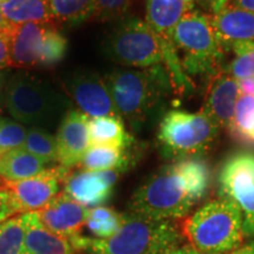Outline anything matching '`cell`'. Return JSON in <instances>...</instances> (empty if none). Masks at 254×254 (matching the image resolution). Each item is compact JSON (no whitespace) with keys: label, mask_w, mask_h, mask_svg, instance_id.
<instances>
[{"label":"cell","mask_w":254,"mask_h":254,"mask_svg":"<svg viewBox=\"0 0 254 254\" xmlns=\"http://www.w3.org/2000/svg\"><path fill=\"white\" fill-rule=\"evenodd\" d=\"M228 132L244 144L254 145V97L241 94Z\"/></svg>","instance_id":"24"},{"label":"cell","mask_w":254,"mask_h":254,"mask_svg":"<svg viewBox=\"0 0 254 254\" xmlns=\"http://www.w3.org/2000/svg\"><path fill=\"white\" fill-rule=\"evenodd\" d=\"M27 129L21 123L4 119L0 125V157L8 152L23 148Z\"/></svg>","instance_id":"31"},{"label":"cell","mask_w":254,"mask_h":254,"mask_svg":"<svg viewBox=\"0 0 254 254\" xmlns=\"http://www.w3.org/2000/svg\"><path fill=\"white\" fill-rule=\"evenodd\" d=\"M184 232L190 246L201 252L232 253L244 239L243 214L230 200H213L187 219Z\"/></svg>","instance_id":"3"},{"label":"cell","mask_w":254,"mask_h":254,"mask_svg":"<svg viewBox=\"0 0 254 254\" xmlns=\"http://www.w3.org/2000/svg\"><path fill=\"white\" fill-rule=\"evenodd\" d=\"M104 47L111 60L125 67L147 68L163 64L158 36L145 20L136 17L118 20Z\"/></svg>","instance_id":"8"},{"label":"cell","mask_w":254,"mask_h":254,"mask_svg":"<svg viewBox=\"0 0 254 254\" xmlns=\"http://www.w3.org/2000/svg\"><path fill=\"white\" fill-rule=\"evenodd\" d=\"M163 254H207V253L201 252V251L196 250L194 247L190 245V246H180V247L177 246L172 250L166 251V252Z\"/></svg>","instance_id":"37"},{"label":"cell","mask_w":254,"mask_h":254,"mask_svg":"<svg viewBox=\"0 0 254 254\" xmlns=\"http://www.w3.org/2000/svg\"><path fill=\"white\" fill-rule=\"evenodd\" d=\"M135 0H97L92 18L98 21H114L125 18Z\"/></svg>","instance_id":"32"},{"label":"cell","mask_w":254,"mask_h":254,"mask_svg":"<svg viewBox=\"0 0 254 254\" xmlns=\"http://www.w3.org/2000/svg\"><path fill=\"white\" fill-rule=\"evenodd\" d=\"M11 66V37L0 36V71Z\"/></svg>","instance_id":"35"},{"label":"cell","mask_w":254,"mask_h":254,"mask_svg":"<svg viewBox=\"0 0 254 254\" xmlns=\"http://www.w3.org/2000/svg\"><path fill=\"white\" fill-rule=\"evenodd\" d=\"M26 234L25 254H77L79 251L66 238H63L41 224L38 212H25Z\"/></svg>","instance_id":"18"},{"label":"cell","mask_w":254,"mask_h":254,"mask_svg":"<svg viewBox=\"0 0 254 254\" xmlns=\"http://www.w3.org/2000/svg\"><path fill=\"white\" fill-rule=\"evenodd\" d=\"M198 6L207 15H214L224 9L230 2V0H194Z\"/></svg>","instance_id":"34"},{"label":"cell","mask_w":254,"mask_h":254,"mask_svg":"<svg viewBox=\"0 0 254 254\" xmlns=\"http://www.w3.org/2000/svg\"><path fill=\"white\" fill-rule=\"evenodd\" d=\"M47 170L49 167L45 161L25 148H18L0 157V179L5 183L30 179Z\"/></svg>","instance_id":"19"},{"label":"cell","mask_w":254,"mask_h":254,"mask_svg":"<svg viewBox=\"0 0 254 254\" xmlns=\"http://www.w3.org/2000/svg\"><path fill=\"white\" fill-rule=\"evenodd\" d=\"M120 118L140 131L152 112L172 88L164 64L141 69H116L105 77Z\"/></svg>","instance_id":"1"},{"label":"cell","mask_w":254,"mask_h":254,"mask_svg":"<svg viewBox=\"0 0 254 254\" xmlns=\"http://www.w3.org/2000/svg\"><path fill=\"white\" fill-rule=\"evenodd\" d=\"M1 122H2V119H1V118H0V125H1Z\"/></svg>","instance_id":"42"},{"label":"cell","mask_w":254,"mask_h":254,"mask_svg":"<svg viewBox=\"0 0 254 254\" xmlns=\"http://www.w3.org/2000/svg\"><path fill=\"white\" fill-rule=\"evenodd\" d=\"M88 122L90 117L81 111L71 110L65 114L56 135L59 166L67 170L79 166L91 146Z\"/></svg>","instance_id":"13"},{"label":"cell","mask_w":254,"mask_h":254,"mask_svg":"<svg viewBox=\"0 0 254 254\" xmlns=\"http://www.w3.org/2000/svg\"><path fill=\"white\" fill-rule=\"evenodd\" d=\"M179 172L186 179L193 198L196 202L207 194L211 186V168L204 159L199 157L182 159L174 161Z\"/></svg>","instance_id":"23"},{"label":"cell","mask_w":254,"mask_h":254,"mask_svg":"<svg viewBox=\"0 0 254 254\" xmlns=\"http://www.w3.org/2000/svg\"><path fill=\"white\" fill-rule=\"evenodd\" d=\"M219 131L220 128L200 112L170 111L159 124L157 141L161 154L177 161L206 153Z\"/></svg>","instance_id":"6"},{"label":"cell","mask_w":254,"mask_h":254,"mask_svg":"<svg viewBox=\"0 0 254 254\" xmlns=\"http://www.w3.org/2000/svg\"><path fill=\"white\" fill-rule=\"evenodd\" d=\"M4 103L15 122L28 125L47 124L56 118L64 99L37 75L18 72L6 81Z\"/></svg>","instance_id":"7"},{"label":"cell","mask_w":254,"mask_h":254,"mask_svg":"<svg viewBox=\"0 0 254 254\" xmlns=\"http://www.w3.org/2000/svg\"><path fill=\"white\" fill-rule=\"evenodd\" d=\"M52 23L15 25L11 36V66L17 68L39 67L44 34Z\"/></svg>","instance_id":"17"},{"label":"cell","mask_w":254,"mask_h":254,"mask_svg":"<svg viewBox=\"0 0 254 254\" xmlns=\"http://www.w3.org/2000/svg\"><path fill=\"white\" fill-rule=\"evenodd\" d=\"M15 214L20 213L11 192L6 187H0V224Z\"/></svg>","instance_id":"33"},{"label":"cell","mask_w":254,"mask_h":254,"mask_svg":"<svg viewBox=\"0 0 254 254\" xmlns=\"http://www.w3.org/2000/svg\"><path fill=\"white\" fill-rule=\"evenodd\" d=\"M68 49V41L66 37L57 30L53 24L47 26L44 34L43 49L39 59V67H52L63 62Z\"/></svg>","instance_id":"29"},{"label":"cell","mask_w":254,"mask_h":254,"mask_svg":"<svg viewBox=\"0 0 254 254\" xmlns=\"http://www.w3.org/2000/svg\"><path fill=\"white\" fill-rule=\"evenodd\" d=\"M127 150L112 146H90L79 166L84 171H118L122 173L129 167L132 160V154Z\"/></svg>","instance_id":"22"},{"label":"cell","mask_w":254,"mask_h":254,"mask_svg":"<svg viewBox=\"0 0 254 254\" xmlns=\"http://www.w3.org/2000/svg\"><path fill=\"white\" fill-rule=\"evenodd\" d=\"M6 86V79L4 72L0 71V105L4 101V92Z\"/></svg>","instance_id":"41"},{"label":"cell","mask_w":254,"mask_h":254,"mask_svg":"<svg viewBox=\"0 0 254 254\" xmlns=\"http://www.w3.org/2000/svg\"><path fill=\"white\" fill-rule=\"evenodd\" d=\"M209 19L225 52L232 44L254 41V12L227 5Z\"/></svg>","instance_id":"16"},{"label":"cell","mask_w":254,"mask_h":254,"mask_svg":"<svg viewBox=\"0 0 254 254\" xmlns=\"http://www.w3.org/2000/svg\"><path fill=\"white\" fill-rule=\"evenodd\" d=\"M41 224L52 233L72 240L81 236L90 208L73 200L65 192L59 193L46 207L37 211Z\"/></svg>","instance_id":"15"},{"label":"cell","mask_w":254,"mask_h":254,"mask_svg":"<svg viewBox=\"0 0 254 254\" xmlns=\"http://www.w3.org/2000/svg\"><path fill=\"white\" fill-rule=\"evenodd\" d=\"M186 179L176 165L164 166L133 193L131 213L155 220H177L190 213L195 204Z\"/></svg>","instance_id":"4"},{"label":"cell","mask_w":254,"mask_h":254,"mask_svg":"<svg viewBox=\"0 0 254 254\" xmlns=\"http://www.w3.org/2000/svg\"><path fill=\"white\" fill-rule=\"evenodd\" d=\"M124 221V214L118 213L116 209L98 206L90 209L86 226L97 239H106L119 231Z\"/></svg>","instance_id":"27"},{"label":"cell","mask_w":254,"mask_h":254,"mask_svg":"<svg viewBox=\"0 0 254 254\" xmlns=\"http://www.w3.org/2000/svg\"><path fill=\"white\" fill-rule=\"evenodd\" d=\"M0 12L15 25L52 23V0H4Z\"/></svg>","instance_id":"21"},{"label":"cell","mask_w":254,"mask_h":254,"mask_svg":"<svg viewBox=\"0 0 254 254\" xmlns=\"http://www.w3.org/2000/svg\"><path fill=\"white\" fill-rule=\"evenodd\" d=\"M183 237L172 220H155L134 213L124 214L122 227L106 239L79 236L69 240L87 254H163L179 245Z\"/></svg>","instance_id":"2"},{"label":"cell","mask_w":254,"mask_h":254,"mask_svg":"<svg viewBox=\"0 0 254 254\" xmlns=\"http://www.w3.org/2000/svg\"><path fill=\"white\" fill-rule=\"evenodd\" d=\"M231 254H254V241L233 251Z\"/></svg>","instance_id":"40"},{"label":"cell","mask_w":254,"mask_h":254,"mask_svg":"<svg viewBox=\"0 0 254 254\" xmlns=\"http://www.w3.org/2000/svg\"><path fill=\"white\" fill-rule=\"evenodd\" d=\"M15 24L11 23L4 14L0 12V36L11 37L13 33Z\"/></svg>","instance_id":"36"},{"label":"cell","mask_w":254,"mask_h":254,"mask_svg":"<svg viewBox=\"0 0 254 254\" xmlns=\"http://www.w3.org/2000/svg\"><path fill=\"white\" fill-rule=\"evenodd\" d=\"M23 148L40 158L47 165L58 163L56 138L40 127L32 126L30 129H27Z\"/></svg>","instance_id":"28"},{"label":"cell","mask_w":254,"mask_h":254,"mask_svg":"<svg viewBox=\"0 0 254 254\" xmlns=\"http://www.w3.org/2000/svg\"><path fill=\"white\" fill-rule=\"evenodd\" d=\"M238 82H239L241 94H249L254 97V77L243 79V80H238Z\"/></svg>","instance_id":"38"},{"label":"cell","mask_w":254,"mask_h":254,"mask_svg":"<svg viewBox=\"0 0 254 254\" xmlns=\"http://www.w3.org/2000/svg\"><path fill=\"white\" fill-rule=\"evenodd\" d=\"M241 95L239 82L226 71H218L211 77L200 113L219 128H230L237 103Z\"/></svg>","instance_id":"12"},{"label":"cell","mask_w":254,"mask_h":254,"mask_svg":"<svg viewBox=\"0 0 254 254\" xmlns=\"http://www.w3.org/2000/svg\"><path fill=\"white\" fill-rule=\"evenodd\" d=\"M97 0H52L53 20L79 25L92 18Z\"/></svg>","instance_id":"25"},{"label":"cell","mask_w":254,"mask_h":254,"mask_svg":"<svg viewBox=\"0 0 254 254\" xmlns=\"http://www.w3.org/2000/svg\"><path fill=\"white\" fill-rule=\"evenodd\" d=\"M88 134L91 146H112L129 148L134 139L126 131L125 124L120 117H98L88 122Z\"/></svg>","instance_id":"20"},{"label":"cell","mask_w":254,"mask_h":254,"mask_svg":"<svg viewBox=\"0 0 254 254\" xmlns=\"http://www.w3.org/2000/svg\"><path fill=\"white\" fill-rule=\"evenodd\" d=\"M69 170L62 166L49 168L39 176L14 183H5L19 208V213L40 211L59 194L60 186Z\"/></svg>","instance_id":"11"},{"label":"cell","mask_w":254,"mask_h":254,"mask_svg":"<svg viewBox=\"0 0 254 254\" xmlns=\"http://www.w3.org/2000/svg\"><path fill=\"white\" fill-rule=\"evenodd\" d=\"M219 195L238 206L244 237H254V153L238 152L226 159L219 173Z\"/></svg>","instance_id":"9"},{"label":"cell","mask_w":254,"mask_h":254,"mask_svg":"<svg viewBox=\"0 0 254 254\" xmlns=\"http://www.w3.org/2000/svg\"><path fill=\"white\" fill-rule=\"evenodd\" d=\"M228 5L246 9V11L254 12V0H230Z\"/></svg>","instance_id":"39"},{"label":"cell","mask_w":254,"mask_h":254,"mask_svg":"<svg viewBox=\"0 0 254 254\" xmlns=\"http://www.w3.org/2000/svg\"><path fill=\"white\" fill-rule=\"evenodd\" d=\"M66 90L81 112L90 118L120 117L106 81L98 73L75 71L66 80Z\"/></svg>","instance_id":"10"},{"label":"cell","mask_w":254,"mask_h":254,"mask_svg":"<svg viewBox=\"0 0 254 254\" xmlns=\"http://www.w3.org/2000/svg\"><path fill=\"white\" fill-rule=\"evenodd\" d=\"M227 51L233 52L234 59L228 65L226 72L237 80L254 77V41H240L232 44Z\"/></svg>","instance_id":"30"},{"label":"cell","mask_w":254,"mask_h":254,"mask_svg":"<svg viewBox=\"0 0 254 254\" xmlns=\"http://www.w3.org/2000/svg\"><path fill=\"white\" fill-rule=\"evenodd\" d=\"M118 171H82L69 173L64 180V192L85 207H98L112 195Z\"/></svg>","instance_id":"14"},{"label":"cell","mask_w":254,"mask_h":254,"mask_svg":"<svg viewBox=\"0 0 254 254\" xmlns=\"http://www.w3.org/2000/svg\"><path fill=\"white\" fill-rule=\"evenodd\" d=\"M173 44L187 75H213L225 51L212 27L211 19L200 9L187 13L173 32Z\"/></svg>","instance_id":"5"},{"label":"cell","mask_w":254,"mask_h":254,"mask_svg":"<svg viewBox=\"0 0 254 254\" xmlns=\"http://www.w3.org/2000/svg\"><path fill=\"white\" fill-rule=\"evenodd\" d=\"M25 214L13 215L0 224V254H25Z\"/></svg>","instance_id":"26"}]
</instances>
